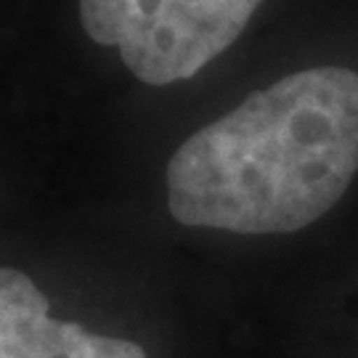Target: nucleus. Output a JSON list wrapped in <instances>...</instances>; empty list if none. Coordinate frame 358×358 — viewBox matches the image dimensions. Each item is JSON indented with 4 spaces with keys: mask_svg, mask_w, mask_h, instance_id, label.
<instances>
[{
    "mask_svg": "<svg viewBox=\"0 0 358 358\" xmlns=\"http://www.w3.org/2000/svg\"><path fill=\"white\" fill-rule=\"evenodd\" d=\"M358 173V75L319 66L255 90L167 162L183 226L292 234L329 213Z\"/></svg>",
    "mask_w": 358,
    "mask_h": 358,
    "instance_id": "f257e3e1",
    "label": "nucleus"
},
{
    "mask_svg": "<svg viewBox=\"0 0 358 358\" xmlns=\"http://www.w3.org/2000/svg\"><path fill=\"white\" fill-rule=\"evenodd\" d=\"M263 0H80V24L141 83L194 77L229 48Z\"/></svg>",
    "mask_w": 358,
    "mask_h": 358,
    "instance_id": "f03ea898",
    "label": "nucleus"
},
{
    "mask_svg": "<svg viewBox=\"0 0 358 358\" xmlns=\"http://www.w3.org/2000/svg\"><path fill=\"white\" fill-rule=\"evenodd\" d=\"M0 358H149L138 343L51 316V300L22 268H0Z\"/></svg>",
    "mask_w": 358,
    "mask_h": 358,
    "instance_id": "7ed1b4c3",
    "label": "nucleus"
}]
</instances>
